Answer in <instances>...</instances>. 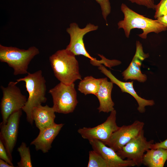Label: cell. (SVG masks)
<instances>
[{
	"instance_id": "obj_15",
	"label": "cell",
	"mask_w": 167,
	"mask_h": 167,
	"mask_svg": "<svg viewBox=\"0 0 167 167\" xmlns=\"http://www.w3.org/2000/svg\"><path fill=\"white\" fill-rule=\"evenodd\" d=\"M64 125L54 123L52 125L40 130L39 135L30 143L34 145L36 151L40 150L46 153L51 148V144Z\"/></svg>"
},
{
	"instance_id": "obj_11",
	"label": "cell",
	"mask_w": 167,
	"mask_h": 167,
	"mask_svg": "<svg viewBox=\"0 0 167 167\" xmlns=\"http://www.w3.org/2000/svg\"><path fill=\"white\" fill-rule=\"evenodd\" d=\"M22 109L12 113L5 124H0V140L2 142L8 155L12 161V153L15 145Z\"/></svg>"
},
{
	"instance_id": "obj_20",
	"label": "cell",
	"mask_w": 167,
	"mask_h": 167,
	"mask_svg": "<svg viewBox=\"0 0 167 167\" xmlns=\"http://www.w3.org/2000/svg\"><path fill=\"white\" fill-rule=\"evenodd\" d=\"M17 151L20 156V160L17 163V167H32V166L29 147L27 146L25 143L22 142L18 148Z\"/></svg>"
},
{
	"instance_id": "obj_3",
	"label": "cell",
	"mask_w": 167,
	"mask_h": 167,
	"mask_svg": "<svg viewBox=\"0 0 167 167\" xmlns=\"http://www.w3.org/2000/svg\"><path fill=\"white\" fill-rule=\"evenodd\" d=\"M16 81L17 83L21 81L25 83L28 97L22 110L26 113L27 121L32 125L34 121L32 117L33 108L47 101L46 80L42 71L40 70L32 73L28 72L27 76L17 79Z\"/></svg>"
},
{
	"instance_id": "obj_8",
	"label": "cell",
	"mask_w": 167,
	"mask_h": 167,
	"mask_svg": "<svg viewBox=\"0 0 167 167\" xmlns=\"http://www.w3.org/2000/svg\"><path fill=\"white\" fill-rule=\"evenodd\" d=\"M154 143L153 140L148 141L144 135L143 130L140 133L116 152L117 154L122 159L132 160L137 167L142 164L143 155L146 151L151 148Z\"/></svg>"
},
{
	"instance_id": "obj_16",
	"label": "cell",
	"mask_w": 167,
	"mask_h": 167,
	"mask_svg": "<svg viewBox=\"0 0 167 167\" xmlns=\"http://www.w3.org/2000/svg\"><path fill=\"white\" fill-rule=\"evenodd\" d=\"M55 112L53 107L47 105H41L34 107L32 112V117L36 126L39 130L49 126L55 122L56 117Z\"/></svg>"
},
{
	"instance_id": "obj_10",
	"label": "cell",
	"mask_w": 167,
	"mask_h": 167,
	"mask_svg": "<svg viewBox=\"0 0 167 167\" xmlns=\"http://www.w3.org/2000/svg\"><path fill=\"white\" fill-rule=\"evenodd\" d=\"M144 125L143 122L135 120L131 124L119 127L105 144L116 152L138 136L143 130Z\"/></svg>"
},
{
	"instance_id": "obj_9",
	"label": "cell",
	"mask_w": 167,
	"mask_h": 167,
	"mask_svg": "<svg viewBox=\"0 0 167 167\" xmlns=\"http://www.w3.org/2000/svg\"><path fill=\"white\" fill-rule=\"evenodd\" d=\"M116 111L114 109L103 123L94 127H84L79 129L78 133L82 137L90 140H99L105 144L109 140L113 132L119 128L116 123Z\"/></svg>"
},
{
	"instance_id": "obj_22",
	"label": "cell",
	"mask_w": 167,
	"mask_h": 167,
	"mask_svg": "<svg viewBox=\"0 0 167 167\" xmlns=\"http://www.w3.org/2000/svg\"><path fill=\"white\" fill-rule=\"evenodd\" d=\"M155 19L167 15V0H161L160 2L155 5Z\"/></svg>"
},
{
	"instance_id": "obj_26",
	"label": "cell",
	"mask_w": 167,
	"mask_h": 167,
	"mask_svg": "<svg viewBox=\"0 0 167 167\" xmlns=\"http://www.w3.org/2000/svg\"><path fill=\"white\" fill-rule=\"evenodd\" d=\"M159 148H163L167 150V139L160 142L154 143L152 144L150 149Z\"/></svg>"
},
{
	"instance_id": "obj_7",
	"label": "cell",
	"mask_w": 167,
	"mask_h": 167,
	"mask_svg": "<svg viewBox=\"0 0 167 167\" xmlns=\"http://www.w3.org/2000/svg\"><path fill=\"white\" fill-rule=\"evenodd\" d=\"M98 27L91 23L88 24L84 28H80L76 23H73L66 30L69 34L70 42L66 49L75 55H82L90 59V63L96 66L99 63L100 60L91 56L85 47L83 38L87 33L96 30Z\"/></svg>"
},
{
	"instance_id": "obj_17",
	"label": "cell",
	"mask_w": 167,
	"mask_h": 167,
	"mask_svg": "<svg viewBox=\"0 0 167 167\" xmlns=\"http://www.w3.org/2000/svg\"><path fill=\"white\" fill-rule=\"evenodd\" d=\"M113 83L109 81L107 78H102L100 88L96 96L100 105L97 109L99 112L108 113L114 109V103L111 98Z\"/></svg>"
},
{
	"instance_id": "obj_24",
	"label": "cell",
	"mask_w": 167,
	"mask_h": 167,
	"mask_svg": "<svg viewBox=\"0 0 167 167\" xmlns=\"http://www.w3.org/2000/svg\"><path fill=\"white\" fill-rule=\"evenodd\" d=\"M132 3L144 6L148 9H155V5L154 0H128Z\"/></svg>"
},
{
	"instance_id": "obj_18",
	"label": "cell",
	"mask_w": 167,
	"mask_h": 167,
	"mask_svg": "<svg viewBox=\"0 0 167 167\" xmlns=\"http://www.w3.org/2000/svg\"><path fill=\"white\" fill-rule=\"evenodd\" d=\"M143 155L142 164L148 167H163L167 160V150L162 148L149 149Z\"/></svg>"
},
{
	"instance_id": "obj_14",
	"label": "cell",
	"mask_w": 167,
	"mask_h": 167,
	"mask_svg": "<svg viewBox=\"0 0 167 167\" xmlns=\"http://www.w3.org/2000/svg\"><path fill=\"white\" fill-rule=\"evenodd\" d=\"M98 69L105 75L109 78L110 81L117 85L121 89L122 92H125L131 95L136 101L138 105L137 110L140 113H143L145 111V107L152 106L155 104L153 100H147L139 96L135 90L133 84V81L124 82L117 79L102 65H100Z\"/></svg>"
},
{
	"instance_id": "obj_28",
	"label": "cell",
	"mask_w": 167,
	"mask_h": 167,
	"mask_svg": "<svg viewBox=\"0 0 167 167\" xmlns=\"http://www.w3.org/2000/svg\"><path fill=\"white\" fill-rule=\"evenodd\" d=\"M0 167H13L14 166L11 165L8 163L0 159Z\"/></svg>"
},
{
	"instance_id": "obj_19",
	"label": "cell",
	"mask_w": 167,
	"mask_h": 167,
	"mask_svg": "<svg viewBox=\"0 0 167 167\" xmlns=\"http://www.w3.org/2000/svg\"><path fill=\"white\" fill-rule=\"evenodd\" d=\"M102 78L96 79L92 76H87L81 80L78 90L85 95L92 94L96 96L100 88Z\"/></svg>"
},
{
	"instance_id": "obj_2",
	"label": "cell",
	"mask_w": 167,
	"mask_h": 167,
	"mask_svg": "<svg viewBox=\"0 0 167 167\" xmlns=\"http://www.w3.org/2000/svg\"><path fill=\"white\" fill-rule=\"evenodd\" d=\"M121 10L124 15L123 20L118 23V29L122 28L126 36L128 38L131 30L134 28L141 29L143 33L139 35L142 39H146L148 35L151 32L158 34L167 30V27L158 22L143 16L135 12L122 3Z\"/></svg>"
},
{
	"instance_id": "obj_25",
	"label": "cell",
	"mask_w": 167,
	"mask_h": 167,
	"mask_svg": "<svg viewBox=\"0 0 167 167\" xmlns=\"http://www.w3.org/2000/svg\"><path fill=\"white\" fill-rule=\"evenodd\" d=\"M0 159L5 161L9 164L14 166L12 162V160L8 156L6 148L0 139Z\"/></svg>"
},
{
	"instance_id": "obj_4",
	"label": "cell",
	"mask_w": 167,
	"mask_h": 167,
	"mask_svg": "<svg viewBox=\"0 0 167 167\" xmlns=\"http://www.w3.org/2000/svg\"><path fill=\"white\" fill-rule=\"evenodd\" d=\"M39 54V49L34 46L25 50L0 45V61L12 68L15 75L28 74L30 62Z\"/></svg>"
},
{
	"instance_id": "obj_5",
	"label": "cell",
	"mask_w": 167,
	"mask_h": 167,
	"mask_svg": "<svg viewBox=\"0 0 167 167\" xmlns=\"http://www.w3.org/2000/svg\"><path fill=\"white\" fill-rule=\"evenodd\" d=\"M51 95L55 112L65 114L73 112L78 101L74 83L67 85L60 82L49 92Z\"/></svg>"
},
{
	"instance_id": "obj_12",
	"label": "cell",
	"mask_w": 167,
	"mask_h": 167,
	"mask_svg": "<svg viewBox=\"0 0 167 167\" xmlns=\"http://www.w3.org/2000/svg\"><path fill=\"white\" fill-rule=\"evenodd\" d=\"M136 45L135 55L129 65L122 74L123 79L125 81L134 80L143 83L147 80V76L142 73L141 66L142 62L149 55L143 52L142 45L139 41H136Z\"/></svg>"
},
{
	"instance_id": "obj_27",
	"label": "cell",
	"mask_w": 167,
	"mask_h": 167,
	"mask_svg": "<svg viewBox=\"0 0 167 167\" xmlns=\"http://www.w3.org/2000/svg\"><path fill=\"white\" fill-rule=\"evenodd\" d=\"M164 26L167 27V15L157 18L156 19Z\"/></svg>"
},
{
	"instance_id": "obj_13",
	"label": "cell",
	"mask_w": 167,
	"mask_h": 167,
	"mask_svg": "<svg viewBox=\"0 0 167 167\" xmlns=\"http://www.w3.org/2000/svg\"><path fill=\"white\" fill-rule=\"evenodd\" d=\"M93 149L99 153L108 162L109 167H129L135 166L132 160L122 158L113 149L96 139L89 140Z\"/></svg>"
},
{
	"instance_id": "obj_23",
	"label": "cell",
	"mask_w": 167,
	"mask_h": 167,
	"mask_svg": "<svg viewBox=\"0 0 167 167\" xmlns=\"http://www.w3.org/2000/svg\"><path fill=\"white\" fill-rule=\"evenodd\" d=\"M100 5L102 14L104 19L106 21L107 17L110 14L111 7L109 0H95Z\"/></svg>"
},
{
	"instance_id": "obj_21",
	"label": "cell",
	"mask_w": 167,
	"mask_h": 167,
	"mask_svg": "<svg viewBox=\"0 0 167 167\" xmlns=\"http://www.w3.org/2000/svg\"><path fill=\"white\" fill-rule=\"evenodd\" d=\"M88 167H109L106 161L97 152L93 150L89 152Z\"/></svg>"
},
{
	"instance_id": "obj_1",
	"label": "cell",
	"mask_w": 167,
	"mask_h": 167,
	"mask_svg": "<svg viewBox=\"0 0 167 167\" xmlns=\"http://www.w3.org/2000/svg\"><path fill=\"white\" fill-rule=\"evenodd\" d=\"M75 56L66 49L58 50L49 57L54 75L60 82L69 85L77 80L82 79L78 62Z\"/></svg>"
},
{
	"instance_id": "obj_6",
	"label": "cell",
	"mask_w": 167,
	"mask_h": 167,
	"mask_svg": "<svg viewBox=\"0 0 167 167\" xmlns=\"http://www.w3.org/2000/svg\"><path fill=\"white\" fill-rule=\"evenodd\" d=\"M16 81L10 82L7 86H1L3 96L0 103L1 112L3 123L5 124L13 113L22 110L27 100L17 86Z\"/></svg>"
}]
</instances>
